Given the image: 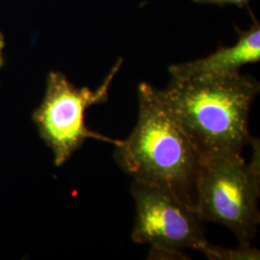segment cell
Masks as SVG:
<instances>
[{
  "label": "cell",
  "mask_w": 260,
  "mask_h": 260,
  "mask_svg": "<svg viewBox=\"0 0 260 260\" xmlns=\"http://www.w3.org/2000/svg\"><path fill=\"white\" fill-rule=\"evenodd\" d=\"M259 90L255 78L238 73L172 79L165 90L155 88V94L203 160L242 155L252 140L249 117Z\"/></svg>",
  "instance_id": "cell-1"
},
{
  "label": "cell",
  "mask_w": 260,
  "mask_h": 260,
  "mask_svg": "<svg viewBox=\"0 0 260 260\" xmlns=\"http://www.w3.org/2000/svg\"><path fill=\"white\" fill-rule=\"evenodd\" d=\"M138 103L135 128L116 146L117 163L133 180L164 188L196 208L202 158L159 103L154 87L140 84Z\"/></svg>",
  "instance_id": "cell-2"
},
{
  "label": "cell",
  "mask_w": 260,
  "mask_h": 260,
  "mask_svg": "<svg viewBox=\"0 0 260 260\" xmlns=\"http://www.w3.org/2000/svg\"><path fill=\"white\" fill-rule=\"evenodd\" d=\"M250 163L243 155H219L202 160L196 209L204 222L231 230L240 246H249L260 223L259 141L252 138Z\"/></svg>",
  "instance_id": "cell-3"
},
{
  "label": "cell",
  "mask_w": 260,
  "mask_h": 260,
  "mask_svg": "<svg viewBox=\"0 0 260 260\" xmlns=\"http://www.w3.org/2000/svg\"><path fill=\"white\" fill-rule=\"evenodd\" d=\"M121 63L119 59L94 91L88 87L76 88L61 73L51 72L47 75L45 96L32 119L40 137L51 149L57 167L64 165L87 139L107 142L115 147L121 144V140H113L89 129L85 123V112L108 101L112 81Z\"/></svg>",
  "instance_id": "cell-4"
},
{
  "label": "cell",
  "mask_w": 260,
  "mask_h": 260,
  "mask_svg": "<svg viewBox=\"0 0 260 260\" xmlns=\"http://www.w3.org/2000/svg\"><path fill=\"white\" fill-rule=\"evenodd\" d=\"M136 205L132 240L150 246L149 258L186 259V249L203 251L208 245L197 209L159 186L133 180Z\"/></svg>",
  "instance_id": "cell-5"
},
{
  "label": "cell",
  "mask_w": 260,
  "mask_h": 260,
  "mask_svg": "<svg viewBox=\"0 0 260 260\" xmlns=\"http://www.w3.org/2000/svg\"><path fill=\"white\" fill-rule=\"evenodd\" d=\"M250 29L239 32L233 47H220L214 53L191 62L172 65V79H191L238 74L243 66L260 60V23L252 15Z\"/></svg>",
  "instance_id": "cell-6"
},
{
  "label": "cell",
  "mask_w": 260,
  "mask_h": 260,
  "mask_svg": "<svg viewBox=\"0 0 260 260\" xmlns=\"http://www.w3.org/2000/svg\"><path fill=\"white\" fill-rule=\"evenodd\" d=\"M205 256L212 260H255L259 259L258 250L251 246H239L237 249H224L208 243L202 251Z\"/></svg>",
  "instance_id": "cell-7"
},
{
  "label": "cell",
  "mask_w": 260,
  "mask_h": 260,
  "mask_svg": "<svg viewBox=\"0 0 260 260\" xmlns=\"http://www.w3.org/2000/svg\"><path fill=\"white\" fill-rule=\"evenodd\" d=\"M196 3H201V4H213V5H219V6H223V5H236L239 8H243L248 5L250 0H192Z\"/></svg>",
  "instance_id": "cell-8"
}]
</instances>
